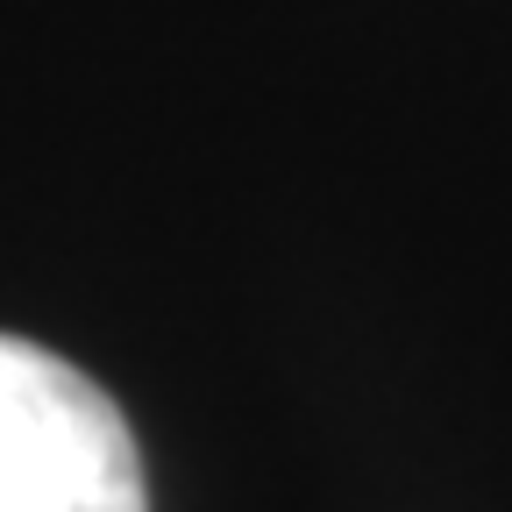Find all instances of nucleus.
<instances>
[{
	"label": "nucleus",
	"mask_w": 512,
	"mask_h": 512,
	"mask_svg": "<svg viewBox=\"0 0 512 512\" xmlns=\"http://www.w3.org/2000/svg\"><path fill=\"white\" fill-rule=\"evenodd\" d=\"M0 512H150L121 406L22 335H0Z\"/></svg>",
	"instance_id": "nucleus-1"
}]
</instances>
